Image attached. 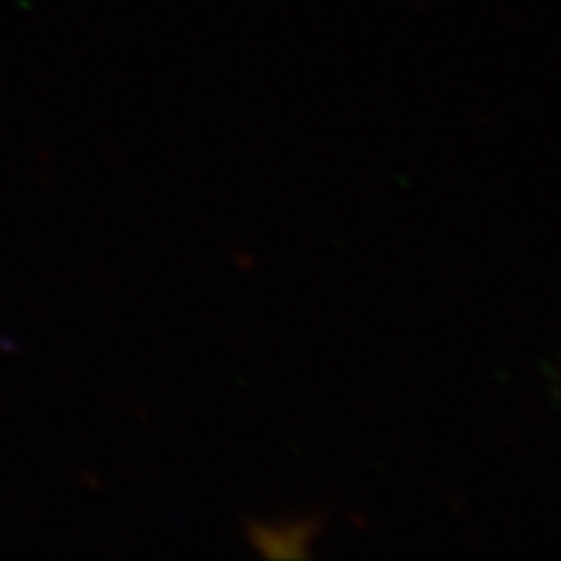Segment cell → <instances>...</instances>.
Instances as JSON below:
<instances>
[{"mask_svg": "<svg viewBox=\"0 0 561 561\" xmlns=\"http://www.w3.org/2000/svg\"><path fill=\"white\" fill-rule=\"evenodd\" d=\"M257 549H263L268 557H301L305 546L312 538V525H284V528H252Z\"/></svg>", "mask_w": 561, "mask_h": 561, "instance_id": "cell-1", "label": "cell"}]
</instances>
